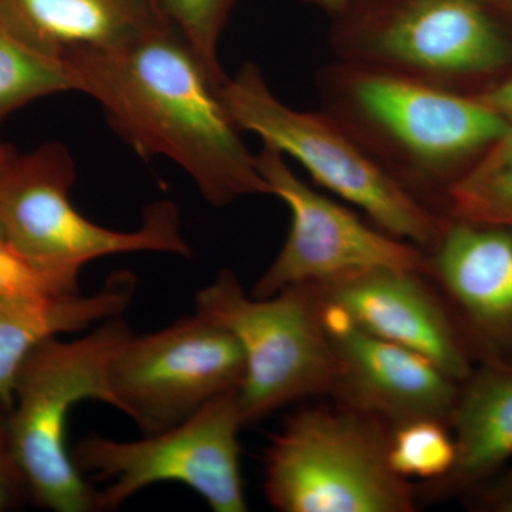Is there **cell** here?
I'll list each match as a JSON object with an SVG mask.
<instances>
[{
    "label": "cell",
    "instance_id": "cell-1",
    "mask_svg": "<svg viewBox=\"0 0 512 512\" xmlns=\"http://www.w3.org/2000/svg\"><path fill=\"white\" fill-rule=\"evenodd\" d=\"M63 60L76 92L100 104L138 156L173 161L214 207L271 195L225 109L224 84L170 23L123 45L74 50Z\"/></svg>",
    "mask_w": 512,
    "mask_h": 512
},
{
    "label": "cell",
    "instance_id": "cell-2",
    "mask_svg": "<svg viewBox=\"0 0 512 512\" xmlns=\"http://www.w3.org/2000/svg\"><path fill=\"white\" fill-rule=\"evenodd\" d=\"M336 16L338 45L359 66L448 90L512 73L505 0H355Z\"/></svg>",
    "mask_w": 512,
    "mask_h": 512
},
{
    "label": "cell",
    "instance_id": "cell-15",
    "mask_svg": "<svg viewBox=\"0 0 512 512\" xmlns=\"http://www.w3.org/2000/svg\"><path fill=\"white\" fill-rule=\"evenodd\" d=\"M456 461L446 476L416 485L419 504L467 498L512 458V366L478 363L458 383L448 420Z\"/></svg>",
    "mask_w": 512,
    "mask_h": 512
},
{
    "label": "cell",
    "instance_id": "cell-22",
    "mask_svg": "<svg viewBox=\"0 0 512 512\" xmlns=\"http://www.w3.org/2000/svg\"><path fill=\"white\" fill-rule=\"evenodd\" d=\"M80 291V278L47 271L28 261L10 245L0 221V295L53 298Z\"/></svg>",
    "mask_w": 512,
    "mask_h": 512
},
{
    "label": "cell",
    "instance_id": "cell-17",
    "mask_svg": "<svg viewBox=\"0 0 512 512\" xmlns=\"http://www.w3.org/2000/svg\"><path fill=\"white\" fill-rule=\"evenodd\" d=\"M136 276L116 272L96 292L53 298L0 295V400L12 406L16 376L40 343L82 332L123 315L136 295Z\"/></svg>",
    "mask_w": 512,
    "mask_h": 512
},
{
    "label": "cell",
    "instance_id": "cell-10",
    "mask_svg": "<svg viewBox=\"0 0 512 512\" xmlns=\"http://www.w3.org/2000/svg\"><path fill=\"white\" fill-rule=\"evenodd\" d=\"M244 377L237 338L195 312L157 332L133 333L111 363L110 390L113 407L153 434L239 390Z\"/></svg>",
    "mask_w": 512,
    "mask_h": 512
},
{
    "label": "cell",
    "instance_id": "cell-5",
    "mask_svg": "<svg viewBox=\"0 0 512 512\" xmlns=\"http://www.w3.org/2000/svg\"><path fill=\"white\" fill-rule=\"evenodd\" d=\"M338 82L346 113L407 161L404 184L441 217L448 188L512 126L473 94L403 74L352 63Z\"/></svg>",
    "mask_w": 512,
    "mask_h": 512
},
{
    "label": "cell",
    "instance_id": "cell-13",
    "mask_svg": "<svg viewBox=\"0 0 512 512\" xmlns=\"http://www.w3.org/2000/svg\"><path fill=\"white\" fill-rule=\"evenodd\" d=\"M427 259L474 363L512 366V228L447 218Z\"/></svg>",
    "mask_w": 512,
    "mask_h": 512
},
{
    "label": "cell",
    "instance_id": "cell-26",
    "mask_svg": "<svg viewBox=\"0 0 512 512\" xmlns=\"http://www.w3.org/2000/svg\"><path fill=\"white\" fill-rule=\"evenodd\" d=\"M306 5L325 10L330 15H339L343 10L349 8L355 0H303Z\"/></svg>",
    "mask_w": 512,
    "mask_h": 512
},
{
    "label": "cell",
    "instance_id": "cell-21",
    "mask_svg": "<svg viewBox=\"0 0 512 512\" xmlns=\"http://www.w3.org/2000/svg\"><path fill=\"white\" fill-rule=\"evenodd\" d=\"M157 3L164 18L190 43L212 76L221 84L227 82L218 45L237 0H157Z\"/></svg>",
    "mask_w": 512,
    "mask_h": 512
},
{
    "label": "cell",
    "instance_id": "cell-14",
    "mask_svg": "<svg viewBox=\"0 0 512 512\" xmlns=\"http://www.w3.org/2000/svg\"><path fill=\"white\" fill-rule=\"evenodd\" d=\"M306 285L356 328L419 353L458 383L476 366L446 301L424 272L375 268Z\"/></svg>",
    "mask_w": 512,
    "mask_h": 512
},
{
    "label": "cell",
    "instance_id": "cell-20",
    "mask_svg": "<svg viewBox=\"0 0 512 512\" xmlns=\"http://www.w3.org/2000/svg\"><path fill=\"white\" fill-rule=\"evenodd\" d=\"M389 457L394 471L407 480H437L453 468L456 443L446 421L413 420L392 429Z\"/></svg>",
    "mask_w": 512,
    "mask_h": 512
},
{
    "label": "cell",
    "instance_id": "cell-3",
    "mask_svg": "<svg viewBox=\"0 0 512 512\" xmlns=\"http://www.w3.org/2000/svg\"><path fill=\"white\" fill-rule=\"evenodd\" d=\"M392 429L332 402L291 414L264 458V493L281 512H414L416 485L390 463Z\"/></svg>",
    "mask_w": 512,
    "mask_h": 512
},
{
    "label": "cell",
    "instance_id": "cell-11",
    "mask_svg": "<svg viewBox=\"0 0 512 512\" xmlns=\"http://www.w3.org/2000/svg\"><path fill=\"white\" fill-rule=\"evenodd\" d=\"M256 168L292 215L284 247L251 296L269 298L291 286L322 284L375 268L410 269L427 274L423 249L367 227L353 212L323 197L296 177L284 154L264 144L255 156Z\"/></svg>",
    "mask_w": 512,
    "mask_h": 512
},
{
    "label": "cell",
    "instance_id": "cell-12",
    "mask_svg": "<svg viewBox=\"0 0 512 512\" xmlns=\"http://www.w3.org/2000/svg\"><path fill=\"white\" fill-rule=\"evenodd\" d=\"M318 303L338 357L332 402L376 417L390 429L420 419L448 424L458 392L453 377L419 353L369 335L338 309Z\"/></svg>",
    "mask_w": 512,
    "mask_h": 512
},
{
    "label": "cell",
    "instance_id": "cell-18",
    "mask_svg": "<svg viewBox=\"0 0 512 512\" xmlns=\"http://www.w3.org/2000/svg\"><path fill=\"white\" fill-rule=\"evenodd\" d=\"M444 217L512 228V126L448 188Z\"/></svg>",
    "mask_w": 512,
    "mask_h": 512
},
{
    "label": "cell",
    "instance_id": "cell-25",
    "mask_svg": "<svg viewBox=\"0 0 512 512\" xmlns=\"http://www.w3.org/2000/svg\"><path fill=\"white\" fill-rule=\"evenodd\" d=\"M473 96L512 124V73Z\"/></svg>",
    "mask_w": 512,
    "mask_h": 512
},
{
    "label": "cell",
    "instance_id": "cell-29",
    "mask_svg": "<svg viewBox=\"0 0 512 512\" xmlns=\"http://www.w3.org/2000/svg\"><path fill=\"white\" fill-rule=\"evenodd\" d=\"M507 512H512V504L510 505V507H508Z\"/></svg>",
    "mask_w": 512,
    "mask_h": 512
},
{
    "label": "cell",
    "instance_id": "cell-23",
    "mask_svg": "<svg viewBox=\"0 0 512 512\" xmlns=\"http://www.w3.org/2000/svg\"><path fill=\"white\" fill-rule=\"evenodd\" d=\"M10 412L12 406L0 400V512L22 510L32 503L28 477L13 440Z\"/></svg>",
    "mask_w": 512,
    "mask_h": 512
},
{
    "label": "cell",
    "instance_id": "cell-4",
    "mask_svg": "<svg viewBox=\"0 0 512 512\" xmlns=\"http://www.w3.org/2000/svg\"><path fill=\"white\" fill-rule=\"evenodd\" d=\"M221 97L239 130L298 160L316 183L362 208L383 232L426 254L437 244L447 218L423 204L339 120L286 106L251 62L228 77Z\"/></svg>",
    "mask_w": 512,
    "mask_h": 512
},
{
    "label": "cell",
    "instance_id": "cell-27",
    "mask_svg": "<svg viewBox=\"0 0 512 512\" xmlns=\"http://www.w3.org/2000/svg\"><path fill=\"white\" fill-rule=\"evenodd\" d=\"M12 146H9V144L3 143L2 140H0V163H2L3 160H5L6 156L12 151Z\"/></svg>",
    "mask_w": 512,
    "mask_h": 512
},
{
    "label": "cell",
    "instance_id": "cell-8",
    "mask_svg": "<svg viewBox=\"0 0 512 512\" xmlns=\"http://www.w3.org/2000/svg\"><path fill=\"white\" fill-rule=\"evenodd\" d=\"M195 312L228 329L244 350L238 402L245 427L288 404L329 396L338 357L311 285L254 298L231 269H224L197 292Z\"/></svg>",
    "mask_w": 512,
    "mask_h": 512
},
{
    "label": "cell",
    "instance_id": "cell-6",
    "mask_svg": "<svg viewBox=\"0 0 512 512\" xmlns=\"http://www.w3.org/2000/svg\"><path fill=\"white\" fill-rule=\"evenodd\" d=\"M133 335L121 316L82 338L60 336L26 357L13 387V440L28 477L32 503L55 512H96V493L67 447V421L83 400L113 406L110 367Z\"/></svg>",
    "mask_w": 512,
    "mask_h": 512
},
{
    "label": "cell",
    "instance_id": "cell-9",
    "mask_svg": "<svg viewBox=\"0 0 512 512\" xmlns=\"http://www.w3.org/2000/svg\"><path fill=\"white\" fill-rule=\"evenodd\" d=\"M238 390L211 400L190 419L136 441L84 437L70 450L80 473L109 483L96 511H116L154 484L187 485L214 512H247L239 431Z\"/></svg>",
    "mask_w": 512,
    "mask_h": 512
},
{
    "label": "cell",
    "instance_id": "cell-16",
    "mask_svg": "<svg viewBox=\"0 0 512 512\" xmlns=\"http://www.w3.org/2000/svg\"><path fill=\"white\" fill-rule=\"evenodd\" d=\"M165 22L157 0H0V26L60 60L123 45Z\"/></svg>",
    "mask_w": 512,
    "mask_h": 512
},
{
    "label": "cell",
    "instance_id": "cell-7",
    "mask_svg": "<svg viewBox=\"0 0 512 512\" xmlns=\"http://www.w3.org/2000/svg\"><path fill=\"white\" fill-rule=\"evenodd\" d=\"M74 181L73 158L57 141L26 153L12 148L0 163V221L10 245L32 264L80 276L84 265L104 256L191 255L173 202L150 205L136 231H114L87 220L74 207L70 200Z\"/></svg>",
    "mask_w": 512,
    "mask_h": 512
},
{
    "label": "cell",
    "instance_id": "cell-24",
    "mask_svg": "<svg viewBox=\"0 0 512 512\" xmlns=\"http://www.w3.org/2000/svg\"><path fill=\"white\" fill-rule=\"evenodd\" d=\"M464 501L477 511L507 512L512 504V468L501 471Z\"/></svg>",
    "mask_w": 512,
    "mask_h": 512
},
{
    "label": "cell",
    "instance_id": "cell-19",
    "mask_svg": "<svg viewBox=\"0 0 512 512\" xmlns=\"http://www.w3.org/2000/svg\"><path fill=\"white\" fill-rule=\"evenodd\" d=\"M76 92L64 60L43 55L0 26V126L32 101Z\"/></svg>",
    "mask_w": 512,
    "mask_h": 512
},
{
    "label": "cell",
    "instance_id": "cell-28",
    "mask_svg": "<svg viewBox=\"0 0 512 512\" xmlns=\"http://www.w3.org/2000/svg\"><path fill=\"white\" fill-rule=\"evenodd\" d=\"M505 2H507V3H508V5H510V6H511V8H512V0H505Z\"/></svg>",
    "mask_w": 512,
    "mask_h": 512
}]
</instances>
